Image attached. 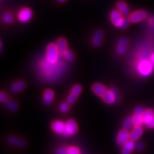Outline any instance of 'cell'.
Instances as JSON below:
<instances>
[{
    "label": "cell",
    "mask_w": 154,
    "mask_h": 154,
    "mask_svg": "<svg viewBox=\"0 0 154 154\" xmlns=\"http://www.w3.org/2000/svg\"><path fill=\"white\" fill-rule=\"evenodd\" d=\"M133 126V117L128 116L125 119V120L123 122V128L124 129L128 130L129 128H131Z\"/></svg>",
    "instance_id": "22"
},
{
    "label": "cell",
    "mask_w": 154,
    "mask_h": 154,
    "mask_svg": "<svg viewBox=\"0 0 154 154\" xmlns=\"http://www.w3.org/2000/svg\"><path fill=\"white\" fill-rule=\"evenodd\" d=\"M77 130H78V126H77L76 123L73 119H70L66 123V129L63 133V135L66 136H72L76 134Z\"/></svg>",
    "instance_id": "7"
},
{
    "label": "cell",
    "mask_w": 154,
    "mask_h": 154,
    "mask_svg": "<svg viewBox=\"0 0 154 154\" xmlns=\"http://www.w3.org/2000/svg\"><path fill=\"white\" fill-rule=\"evenodd\" d=\"M110 19L113 26L120 29H126L131 23L128 18L124 17L120 11L117 9H113L110 13Z\"/></svg>",
    "instance_id": "1"
},
{
    "label": "cell",
    "mask_w": 154,
    "mask_h": 154,
    "mask_svg": "<svg viewBox=\"0 0 154 154\" xmlns=\"http://www.w3.org/2000/svg\"><path fill=\"white\" fill-rule=\"evenodd\" d=\"M33 17V12L29 8L24 7L21 9L18 13V19L22 23H27Z\"/></svg>",
    "instance_id": "6"
},
{
    "label": "cell",
    "mask_w": 154,
    "mask_h": 154,
    "mask_svg": "<svg viewBox=\"0 0 154 154\" xmlns=\"http://www.w3.org/2000/svg\"><path fill=\"white\" fill-rule=\"evenodd\" d=\"M59 109H60L61 112H62V113L68 112L69 110V103H66V102H63V103L60 105Z\"/></svg>",
    "instance_id": "28"
},
{
    "label": "cell",
    "mask_w": 154,
    "mask_h": 154,
    "mask_svg": "<svg viewBox=\"0 0 154 154\" xmlns=\"http://www.w3.org/2000/svg\"><path fill=\"white\" fill-rule=\"evenodd\" d=\"M54 97V94L51 89H47L44 93L43 102L44 104L50 105L53 102Z\"/></svg>",
    "instance_id": "15"
},
{
    "label": "cell",
    "mask_w": 154,
    "mask_h": 154,
    "mask_svg": "<svg viewBox=\"0 0 154 154\" xmlns=\"http://www.w3.org/2000/svg\"><path fill=\"white\" fill-rule=\"evenodd\" d=\"M144 111H144L143 106H138L135 109V110L134 111V115L143 116Z\"/></svg>",
    "instance_id": "27"
},
{
    "label": "cell",
    "mask_w": 154,
    "mask_h": 154,
    "mask_svg": "<svg viewBox=\"0 0 154 154\" xmlns=\"http://www.w3.org/2000/svg\"><path fill=\"white\" fill-rule=\"evenodd\" d=\"M59 53L58 51L57 44L54 43H50L48 44L47 47V60L50 63H57L59 59Z\"/></svg>",
    "instance_id": "2"
},
{
    "label": "cell",
    "mask_w": 154,
    "mask_h": 154,
    "mask_svg": "<svg viewBox=\"0 0 154 154\" xmlns=\"http://www.w3.org/2000/svg\"><path fill=\"white\" fill-rule=\"evenodd\" d=\"M57 1L59 2H60V3H63V2H65L66 0H57Z\"/></svg>",
    "instance_id": "35"
},
{
    "label": "cell",
    "mask_w": 154,
    "mask_h": 154,
    "mask_svg": "<svg viewBox=\"0 0 154 154\" xmlns=\"http://www.w3.org/2000/svg\"><path fill=\"white\" fill-rule=\"evenodd\" d=\"M148 14L144 10H136L131 13L128 16V19L131 23H138L147 18Z\"/></svg>",
    "instance_id": "5"
},
{
    "label": "cell",
    "mask_w": 154,
    "mask_h": 154,
    "mask_svg": "<svg viewBox=\"0 0 154 154\" xmlns=\"http://www.w3.org/2000/svg\"><path fill=\"white\" fill-rule=\"evenodd\" d=\"M57 154H68V148L61 147L58 149L56 151Z\"/></svg>",
    "instance_id": "31"
},
{
    "label": "cell",
    "mask_w": 154,
    "mask_h": 154,
    "mask_svg": "<svg viewBox=\"0 0 154 154\" xmlns=\"http://www.w3.org/2000/svg\"><path fill=\"white\" fill-rule=\"evenodd\" d=\"M77 100V96L73 95L72 94H70L67 97V101H68L69 103L70 104H74L75 102Z\"/></svg>",
    "instance_id": "30"
},
{
    "label": "cell",
    "mask_w": 154,
    "mask_h": 154,
    "mask_svg": "<svg viewBox=\"0 0 154 154\" xmlns=\"http://www.w3.org/2000/svg\"><path fill=\"white\" fill-rule=\"evenodd\" d=\"M63 57H64L65 59H66V60L69 61H72L74 60V54H73L72 51H70V50H68V49H67L66 51V52L64 53Z\"/></svg>",
    "instance_id": "26"
},
{
    "label": "cell",
    "mask_w": 154,
    "mask_h": 154,
    "mask_svg": "<svg viewBox=\"0 0 154 154\" xmlns=\"http://www.w3.org/2000/svg\"><path fill=\"white\" fill-rule=\"evenodd\" d=\"M56 44H57L59 55L63 56L64 53L66 52V51L67 50V42L66 38L63 37L59 38V39L57 40V42Z\"/></svg>",
    "instance_id": "13"
},
{
    "label": "cell",
    "mask_w": 154,
    "mask_h": 154,
    "mask_svg": "<svg viewBox=\"0 0 154 154\" xmlns=\"http://www.w3.org/2000/svg\"><path fill=\"white\" fill-rule=\"evenodd\" d=\"M153 63L151 61L143 60L141 61L138 64V72L140 75L143 76H149L153 72Z\"/></svg>",
    "instance_id": "4"
},
{
    "label": "cell",
    "mask_w": 154,
    "mask_h": 154,
    "mask_svg": "<svg viewBox=\"0 0 154 154\" xmlns=\"http://www.w3.org/2000/svg\"><path fill=\"white\" fill-rule=\"evenodd\" d=\"M51 128L57 134H63L66 129V124L60 121H55L51 124Z\"/></svg>",
    "instance_id": "12"
},
{
    "label": "cell",
    "mask_w": 154,
    "mask_h": 154,
    "mask_svg": "<svg viewBox=\"0 0 154 154\" xmlns=\"http://www.w3.org/2000/svg\"><path fill=\"white\" fill-rule=\"evenodd\" d=\"M2 21L6 24H11L14 21V16L11 13L6 12L2 15Z\"/></svg>",
    "instance_id": "23"
},
{
    "label": "cell",
    "mask_w": 154,
    "mask_h": 154,
    "mask_svg": "<svg viewBox=\"0 0 154 154\" xmlns=\"http://www.w3.org/2000/svg\"><path fill=\"white\" fill-rule=\"evenodd\" d=\"M91 89L92 91H93L96 96L101 98L103 97V95L106 94V92L107 91L106 86L104 85H103V84H99V83H96V84H93Z\"/></svg>",
    "instance_id": "10"
},
{
    "label": "cell",
    "mask_w": 154,
    "mask_h": 154,
    "mask_svg": "<svg viewBox=\"0 0 154 154\" xmlns=\"http://www.w3.org/2000/svg\"><path fill=\"white\" fill-rule=\"evenodd\" d=\"M116 9L124 15V17L129 16L130 9L128 5L124 1H119L116 3Z\"/></svg>",
    "instance_id": "11"
},
{
    "label": "cell",
    "mask_w": 154,
    "mask_h": 154,
    "mask_svg": "<svg viewBox=\"0 0 154 154\" xmlns=\"http://www.w3.org/2000/svg\"><path fill=\"white\" fill-rule=\"evenodd\" d=\"M103 101L107 104H112L113 103H119V92L116 88H111L109 91L106 92L103 97Z\"/></svg>",
    "instance_id": "3"
},
{
    "label": "cell",
    "mask_w": 154,
    "mask_h": 154,
    "mask_svg": "<svg viewBox=\"0 0 154 154\" xmlns=\"http://www.w3.org/2000/svg\"><path fill=\"white\" fill-rule=\"evenodd\" d=\"M128 45V41L126 37H121L119 38L116 45V52L120 55L126 54L127 48Z\"/></svg>",
    "instance_id": "8"
},
{
    "label": "cell",
    "mask_w": 154,
    "mask_h": 154,
    "mask_svg": "<svg viewBox=\"0 0 154 154\" xmlns=\"http://www.w3.org/2000/svg\"><path fill=\"white\" fill-rule=\"evenodd\" d=\"M0 101L2 103H7L8 101V96L3 91H2L0 94Z\"/></svg>",
    "instance_id": "32"
},
{
    "label": "cell",
    "mask_w": 154,
    "mask_h": 154,
    "mask_svg": "<svg viewBox=\"0 0 154 154\" xmlns=\"http://www.w3.org/2000/svg\"><path fill=\"white\" fill-rule=\"evenodd\" d=\"M128 138H130V133L128 131V130L123 129L120 131L117 135L116 142L119 146H124Z\"/></svg>",
    "instance_id": "9"
},
{
    "label": "cell",
    "mask_w": 154,
    "mask_h": 154,
    "mask_svg": "<svg viewBox=\"0 0 154 154\" xmlns=\"http://www.w3.org/2000/svg\"><path fill=\"white\" fill-rule=\"evenodd\" d=\"M7 140L11 145L19 146V147H24L26 145V141L24 140L19 138H16L14 136H10Z\"/></svg>",
    "instance_id": "17"
},
{
    "label": "cell",
    "mask_w": 154,
    "mask_h": 154,
    "mask_svg": "<svg viewBox=\"0 0 154 154\" xmlns=\"http://www.w3.org/2000/svg\"><path fill=\"white\" fill-rule=\"evenodd\" d=\"M142 117H143V123L146 124L148 121H149L154 117V111L152 110V109H147V110L144 111Z\"/></svg>",
    "instance_id": "20"
},
{
    "label": "cell",
    "mask_w": 154,
    "mask_h": 154,
    "mask_svg": "<svg viewBox=\"0 0 154 154\" xmlns=\"http://www.w3.org/2000/svg\"><path fill=\"white\" fill-rule=\"evenodd\" d=\"M135 143H134V140H127L123 146V149L121 150V153L122 154H131V153L134 149Z\"/></svg>",
    "instance_id": "16"
},
{
    "label": "cell",
    "mask_w": 154,
    "mask_h": 154,
    "mask_svg": "<svg viewBox=\"0 0 154 154\" xmlns=\"http://www.w3.org/2000/svg\"><path fill=\"white\" fill-rule=\"evenodd\" d=\"M6 106L11 111H16L18 108V105L13 101H8L6 103Z\"/></svg>",
    "instance_id": "25"
},
{
    "label": "cell",
    "mask_w": 154,
    "mask_h": 154,
    "mask_svg": "<svg viewBox=\"0 0 154 154\" xmlns=\"http://www.w3.org/2000/svg\"><path fill=\"white\" fill-rule=\"evenodd\" d=\"M144 148V145L142 143H140V142H138V143H135V147H134V149L137 150V151H141V150H143Z\"/></svg>",
    "instance_id": "33"
},
{
    "label": "cell",
    "mask_w": 154,
    "mask_h": 154,
    "mask_svg": "<svg viewBox=\"0 0 154 154\" xmlns=\"http://www.w3.org/2000/svg\"><path fill=\"white\" fill-rule=\"evenodd\" d=\"M143 123V120L142 116L134 115V116H133V126L134 128H136V127H140Z\"/></svg>",
    "instance_id": "21"
},
{
    "label": "cell",
    "mask_w": 154,
    "mask_h": 154,
    "mask_svg": "<svg viewBox=\"0 0 154 154\" xmlns=\"http://www.w3.org/2000/svg\"><path fill=\"white\" fill-rule=\"evenodd\" d=\"M143 134V128L141 127H136L132 131L131 133H130V139L134 140H137L139 139V138Z\"/></svg>",
    "instance_id": "18"
},
{
    "label": "cell",
    "mask_w": 154,
    "mask_h": 154,
    "mask_svg": "<svg viewBox=\"0 0 154 154\" xmlns=\"http://www.w3.org/2000/svg\"><path fill=\"white\" fill-rule=\"evenodd\" d=\"M68 154H80V150L77 147L71 146L68 148Z\"/></svg>",
    "instance_id": "29"
},
{
    "label": "cell",
    "mask_w": 154,
    "mask_h": 154,
    "mask_svg": "<svg viewBox=\"0 0 154 154\" xmlns=\"http://www.w3.org/2000/svg\"><path fill=\"white\" fill-rule=\"evenodd\" d=\"M150 61H151V62L153 63V65L154 66V54H153L151 56V57H150Z\"/></svg>",
    "instance_id": "34"
},
{
    "label": "cell",
    "mask_w": 154,
    "mask_h": 154,
    "mask_svg": "<svg viewBox=\"0 0 154 154\" xmlns=\"http://www.w3.org/2000/svg\"><path fill=\"white\" fill-rule=\"evenodd\" d=\"M82 86L80 85H75L72 88V90H71V94H72L73 95L78 96L82 92Z\"/></svg>",
    "instance_id": "24"
},
{
    "label": "cell",
    "mask_w": 154,
    "mask_h": 154,
    "mask_svg": "<svg viewBox=\"0 0 154 154\" xmlns=\"http://www.w3.org/2000/svg\"><path fill=\"white\" fill-rule=\"evenodd\" d=\"M25 83L22 81H19L14 83L11 87V90L13 93H18V92L22 91L25 88Z\"/></svg>",
    "instance_id": "19"
},
{
    "label": "cell",
    "mask_w": 154,
    "mask_h": 154,
    "mask_svg": "<svg viewBox=\"0 0 154 154\" xmlns=\"http://www.w3.org/2000/svg\"><path fill=\"white\" fill-rule=\"evenodd\" d=\"M103 38V33L101 30H96L94 32L92 38V44L94 47H99L102 43Z\"/></svg>",
    "instance_id": "14"
}]
</instances>
